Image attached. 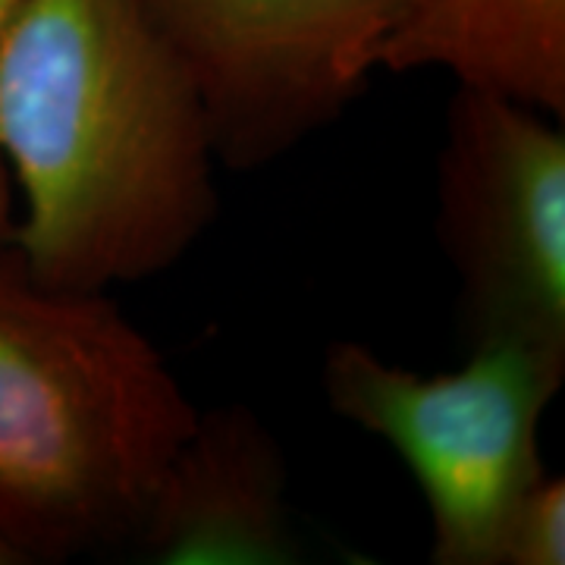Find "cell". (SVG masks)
<instances>
[{
	"label": "cell",
	"mask_w": 565,
	"mask_h": 565,
	"mask_svg": "<svg viewBox=\"0 0 565 565\" xmlns=\"http://www.w3.org/2000/svg\"><path fill=\"white\" fill-rule=\"evenodd\" d=\"M10 243L44 282L110 292L163 274L217 217L202 88L145 0H20L0 35Z\"/></svg>",
	"instance_id": "obj_1"
},
{
	"label": "cell",
	"mask_w": 565,
	"mask_h": 565,
	"mask_svg": "<svg viewBox=\"0 0 565 565\" xmlns=\"http://www.w3.org/2000/svg\"><path fill=\"white\" fill-rule=\"evenodd\" d=\"M199 405L110 292L44 282L0 239V546L126 550Z\"/></svg>",
	"instance_id": "obj_2"
},
{
	"label": "cell",
	"mask_w": 565,
	"mask_h": 565,
	"mask_svg": "<svg viewBox=\"0 0 565 565\" xmlns=\"http://www.w3.org/2000/svg\"><path fill=\"white\" fill-rule=\"evenodd\" d=\"M565 381V352L475 340L459 371L418 374L359 340L323 349L327 405L396 449L422 487L434 565H493L505 512L546 468L541 422Z\"/></svg>",
	"instance_id": "obj_3"
},
{
	"label": "cell",
	"mask_w": 565,
	"mask_h": 565,
	"mask_svg": "<svg viewBox=\"0 0 565 565\" xmlns=\"http://www.w3.org/2000/svg\"><path fill=\"white\" fill-rule=\"evenodd\" d=\"M437 239L459 277L468 343L565 352L563 120L456 85L437 158Z\"/></svg>",
	"instance_id": "obj_4"
},
{
	"label": "cell",
	"mask_w": 565,
	"mask_h": 565,
	"mask_svg": "<svg viewBox=\"0 0 565 565\" xmlns=\"http://www.w3.org/2000/svg\"><path fill=\"white\" fill-rule=\"evenodd\" d=\"M202 88L230 170L280 161L384 73L422 0H145Z\"/></svg>",
	"instance_id": "obj_5"
},
{
	"label": "cell",
	"mask_w": 565,
	"mask_h": 565,
	"mask_svg": "<svg viewBox=\"0 0 565 565\" xmlns=\"http://www.w3.org/2000/svg\"><path fill=\"white\" fill-rule=\"evenodd\" d=\"M286 487L280 440L252 405L199 408L126 553L148 565L299 563Z\"/></svg>",
	"instance_id": "obj_6"
},
{
	"label": "cell",
	"mask_w": 565,
	"mask_h": 565,
	"mask_svg": "<svg viewBox=\"0 0 565 565\" xmlns=\"http://www.w3.org/2000/svg\"><path fill=\"white\" fill-rule=\"evenodd\" d=\"M444 70L456 85L565 114V0H422L384 54V73Z\"/></svg>",
	"instance_id": "obj_7"
},
{
	"label": "cell",
	"mask_w": 565,
	"mask_h": 565,
	"mask_svg": "<svg viewBox=\"0 0 565 565\" xmlns=\"http://www.w3.org/2000/svg\"><path fill=\"white\" fill-rule=\"evenodd\" d=\"M565 563V481L559 475L537 478L505 512L493 565Z\"/></svg>",
	"instance_id": "obj_8"
},
{
	"label": "cell",
	"mask_w": 565,
	"mask_h": 565,
	"mask_svg": "<svg viewBox=\"0 0 565 565\" xmlns=\"http://www.w3.org/2000/svg\"><path fill=\"white\" fill-rule=\"evenodd\" d=\"M17 7H20V0H0V35ZM13 226H17V195H13V182H10L7 167L0 163V239H13Z\"/></svg>",
	"instance_id": "obj_9"
},
{
	"label": "cell",
	"mask_w": 565,
	"mask_h": 565,
	"mask_svg": "<svg viewBox=\"0 0 565 565\" xmlns=\"http://www.w3.org/2000/svg\"><path fill=\"white\" fill-rule=\"evenodd\" d=\"M0 565H17V559H13L3 546H0Z\"/></svg>",
	"instance_id": "obj_10"
}]
</instances>
